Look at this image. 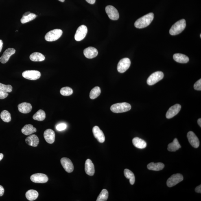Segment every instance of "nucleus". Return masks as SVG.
<instances>
[{
	"instance_id": "obj_1",
	"label": "nucleus",
	"mask_w": 201,
	"mask_h": 201,
	"mask_svg": "<svg viewBox=\"0 0 201 201\" xmlns=\"http://www.w3.org/2000/svg\"><path fill=\"white\" fill-rule=\"evenodd\" d=\"M154 14L150 13L140 18L135 22L134 26L136 28L141 29L148 26L152 23L154 18Z\"/></svg>"
},
{
	"instance_id": "obj_2",
	"label": "nucleus",
	"mask_w": 201,
	"mask_h": 201,
	"mask_svg": "<svg viewBox=\"0 0 201 201\" xmlns=\"http://www.w3.org/2000/svg\"><path fill=\"white\" fill-rule=\"evenodd\" d=\"M186 20L182 19L175 23L169 30V34L172 36H175L180 34L186 27Z\"/></svg>"
},
{
	"instance_id": "obj_3",
	"label": "nucleus",
	"mask_w": 201,
	"mask_h": 201,
	"mask_svg": "<svg viewBox=\"0 0 201 201\" xmlns=\"http://www.w3.org/2000/svg\"><path fill=\"white\" fill-rule=\"evenodd\" d=\"M131 109V105L127 103H117L111 107L110 110L114 113H119L129 111Z\"/></svg>"
},
{
	"instance_id": "obj_4",
	"label": "nucleus",
	"mask_w": 201,
	"mask_h": 201,
	"mask_svg": "<svg viewBox=\"0 0 201 201\" xmlns=\"http://www.w3.org/2000/svg\"><path fill=\"white\" fill-rule=\"evenodd\" d=\"M63 31L61 29H55L49 31L46 34L45 39L47 42L56 41L62 36Z\"/></svg>"
},
{
	"instance_id": "obj_5",
	"label": "nucleus",
	"mask_w": 201,
	"mask_h": 201,
	"mask_svg": "<svg viewBox=\"0 0 201 201\" xmlns=\"http://www.w3.org/2000/svg\"><path fill=\"white\" fill-rule=\"evenodd\" d=\"M164 77L163 72L157 71L151 74L147 79V82L149 85H152L162 80Z\"/></svg>"
},
{
	"instance_id": "obj_6",
	"label": "nucleus",
	"mask_w": 201,
	"mask_h": 201,
	"mask_svg": "<svg viewBox=\"0 0 201 201\" xmlns=\"http://www.w3.org/2000/svg\"><path fill=\"white\" fill-rule=\"evenodd\" d=\"M41 73L39 71L35 70L26 71L22 73V76L25 79L30 80H36L41 76Z\"/></svg>"
},
{
	"instance_id": "obj_7",
	"label": "nucleus",
	"mask_w": 201,
	"mask_h": 201,
	"mask_svg": "<svg viewBox=\"0 0 201 201\" xmlns=\"http://www.w3.org/2000/svg\"><path fill=\"white\" fill-rule=\"evenodd\" d=\"M183 177L181 174H173L167 180V185L169 187H173L182 181L183 180Z\"/></svg>"
},
{
	"instance_id": "obj_8",
	"label": "nucleus",
	"mask_w": 201,
	"mask_h": 201,
	"mask_svg": "<svg viewBox=\"0 0 201 201\" xmlns=\"http://www.w3.org/2000/svg\"><path fill=\"white\" fill-rule=\"evenodd\" d=\"M131 64L130 59L125 58L120 61L117 65V70L119 72L124 73L129 68Z\"/></svg>"
},
{
	"instance_id": "obj_9",
	"label": "nucleus",
	"mask_w": 201,
	"mask_h": 201,
	"mask_svg": "<svg viewBox=\"0 0 201 201\" xmlns=\"http://www.w3.org/2000/svg\"><path fill=\"white\" fill-rule=\"evenodd\" d=\"M88 32L87 27L85 25H82L79 27L75 36V38L77 41H81L85 37Z\"/></svg>"
},
{
	"instance_id": "obj_10",
	"label": "nucleus",
	"mask_w": 201,
	"mask_h": 201,
	"mask_svg": "<svg viewBox=\"0 0 201 201\" xmlns=\"http://www.w3.org/2000/svg\"><path fill=\"white\" fill-rule=\"evenodd\" d=\"M30 179L33 182L37 183H45L49 180L48 177L46 174L42 173H37L31 176Z\"/></svg>"
},
{
	"instance_id": "obj_11",
	"label": "nucleus",
	"mask_w": 201,
	"mask_h": 201,
	"mask_svg": "<svg viewBox=\"0 0 201 201\" xmlns=\"http://www.w3.org/2000/svg\"><path fill=\"white\" fill-rule=\"evenodd\" d=\"M106 11L109 18L112 20H117L119 18V13L115 7L111 5L106 7Z\"/></svg>"
},
{
	"instance_id": "obj_12",
	"label": "nucleus",
	"mask_w": 201,
	"mask_h": 201,
	"mask_svg": "<svg viewBox=\"0 0 201 201\" xmlns=\"http://www.w3.org/2000/svg\"><path fill=\"white\" fill-rule=\"evenodd\" d=\"M61 164L64 170L68 173L73 172L74 169L73 164L69 159L67 158H63L60 160Z\"/></svg>"
},
{
	"instance_id": "obj_13",
	"label": "nucleus",
	"mask_w": 201,
	"mask_h": 201,
	"mask_svg": "<svg viewBox=\"0 0 201 201\" xmlns=\"http://www.w3.org/2000/svg\"><path fill=\"white\" fill-rule=\"evenodd\" d=\"M181 106L179 104H176L171 107L168 111L166 117L167 119H170L177 114L181 109Z\"/></svg>"
},
{
	"instance_id": "obj_14",
	"label": "nucleus",
	"mask_w": 201,
	"mask_h": 201,
	"mask_svg": "<svg viewBox=\"0 0 201 201\" xmlns=\"http://www.w3.org/2000/svg\"><path fill=\"white\" fill-rule=\"evenodd\" d=\"M187 138L192 146L195 148H198L200 145V142L194 133L192 131L188 132Z\"/></svg>"
},
{
	"instance_id": "obj_15",
	"label": "nucleus",
	"mask_w": 201,
	"mask_h": 201,
	"mask_svg": "<svg viewBox=\"0 0 201 201\" xmlns=\"http://www.w3.org/2000/svg\"><path fill=\"white\" fill-rule=\"evenodd\" d=\"M15 50L13 48H8L3 53L0 58V61L2 63L5 64L8 61L11 56L15 53Z\"/></svg>"
},
{
	"instance_id": "obj_16",
	"label": "nucleus",
	"mask_w": 201,
	"mask_h": 201,
	"mask_svg": "<svg viewBox=\"0 0 201 201\" xmlns=\"http://www.w3.org/2000/svg\"><path fill=\"white\" fill-rule=\"evenodd\" d=\"M93 132L94 136L99 143L104 142L105 140L104 134L98 126L94 127L93 129Z\"/></svg>"
},
{
	"instance_id": "obj_17",
	"label": "nucleus",
	"mask_w": 201,
	"mask_h": 201,
	"mask_svg": "<svg viewBox=\"0 0 201 201\" xmlns=\"http://www.w3.org/2000/svg\"><path fill=\"white\" fill-rule=\"evenodd\" d=\"M44 138L48 143L52 144L54 142L55 139V132L51 129L46 130L44 133Z\"/></svg>"
},
{
	"instance_id": "obj_18",
	"label": "nucleus",
	"mask_w": 201,
	"mask_h": 201,
	"mask_svg": "<svg viewBox=\"0 0 201 201\" xmlns=\"http://www.w3.org/2000/svg\"><path fill=\"white\" fill-rule=\"evenodd\" d=\"M84 54L86 58L93 59L97 56L98 55V51L95 48L90 47L84 50Z\"/></svg>"
},
{
	"instance_id": "obj_19",
	"label": "nucleus",
	"mask_w": 201,
	"mask_h": 201,
	"mask_svg": "<svg viewBox=\"0 0 201 201\" xmlns=\"http://www.w3.org/2000/svg\"><path fill=\"white\" fill-rule=\"evenodd\" d=\"M85 171L86 174L90 176H93L94 174V166L90 159H87L85 162Z\"/></svg>"
},
{
	"instance_id": "obj_20",
	"label": "nucleus",
	"mask_w": 201,
	"mask_h": 201,
	"mask_svg": "<svg viewBox=\"0 0 201 201\" xmlns=\"http://www.w3.org/2000/svg\"><path fill=\"white\" fill-rule=\"evenodd\" d=\"M18 109L20 112L23 114H27L30 112L32 109V106L30 103H23L18 106Z\"/></svg>"
},
{
	"instance_id": "obj_21",
	"label": "nucleus",
	"mask_w": 201,
	"mask_h": 201,
	"mask_svg": "<svg viewBox=\"0 0 201 201\" xmlns=\"http://www.w3.org/2000/svg\"><path fill=\"white\" fill-rule=\"evenodd\" d=\"M25 142L28 145L30 146L37 147L39 143V139L37 136L35 134H32L26 139Z\"/></svg>"
},
{
	"instance_id": "obj_22",
	"label": "nucleus",
	"mask_w": 201,
	"mask_h": 201,
	"mask_svg": "<svg viewBox=\"0 0 201 201\" xmlns=\"http://www.w3.org/2000/svg\"><path fill=\"white\" fill-rule=\"evenodd\" d=\"M132 142L134 146L138 148L143 149L146 147V142L139 138H134L132 140Z\"/></svg>"
},
{
	"instance_id": "obj_23",
	"label": "nucleus",
	"mask_w": 201,
	"mask_h": 201,
	"mask_svg": "<svg viewBox=\"0 0 201 201\" xmlns=\"http://www.w3.org/2000/svg\"><path fill=\"white\" fill-rule=\"evenodd\" d=\"M173 59L176 62L181 63H187L189 60V58L187 56L180 53L174 54L173 56Z\"/></svg>"
},
{
	"instance_id": "obj_24",
	"label": "nucleus",
	"mask_w": 201,
	"mask_h": 201,
	"mask_svg": "<svg viewBox=\"0 0 201 201\" xmlns=\"http://www.w3.org/2000/svg\"><path fill=\"white\" fill-rule=\"evenodd\" d=\"M164 164L161 163H151L147 165V168L149 170L159 171L163 169L164 168Z\"/></svg>"
},
{
	"instance_id": "obj_25",
	"label": "nucleus",
	"mask_w": 201,
	"mask_h": 201,
	"mask_svg": "<svg viewBox=\"0 0 201 201\" xmlns=\"http://www.w3.org/2000/svg\"><path fill=\"white\" fill-rule=\"evenodd\" d=\"M22 133L25 135H29L37 132L36 129L34 128L32 125L29 124L25 125L22 128Z\"/></svg>"
},
{
	"instance_id": "obj_26",
	"label": "nucleus",
	"mask_w": 201,
	"mask_h": 201,
	"mask_svg": "<svg viewBox=\"0 0 201 201\" xmlns=\"http://www.w3.org/2000/svg\"><path fill=\"white\" fill-rule=\"evenodd\" d=\"M181 147V146L179 143L178 139L177 138H175L173 142L169 143L168 145V150L170 152H175L178 150Z\"/></svg>"
},
{
	"instance_id": "obj_27",
	"label": "nucleus",
	"mask_w": 201,
	"mask_h": 201,
	"mask_svg": "<svg viewBox=\"0 0 201 201\" xmlns=\"http://www.w3.org/2000/svg\"><path fill=\"white\" fill-rule=\"evenodd\" d=\"M29 58L33 62H42L45 59V56L43 54L38 52L33 53L29 56Z\"/></svg>"
},
{
	"instance_id": "obj_28",
	"label": "nucleus",
	"mask_w": 201,
	"mask_h": 201,
	"mask_svg": "<svg viewBox=\"0 0 201 201\" xmlns=\"http://www.w3.org/2000/svg\"><path fill=\"white\" fill-rule=\"evenodd\" d=\"M26 198L29 201H34L38 198V193L35 190H30L28 191L25 194Z\"/></svg>"
},
{
	"instance_id": "obj_29",
	"label": "nucleus",
	"mask_w": 201,
	"mask_h": 201,
	"mask_svg": "<svg viewBox=\"0 0 201 201\" xmlns=\"http://www.w3.org/2000/svg\"><path fill=\"white\" fill-rule=\"evenodd\" d=\"M124 173L125 177L129 180L130 184L131 185H133L135 181V176L133 173L128 169H125Z\"/></svg>"
},
{
	"instance_id": "obj_30",
	"label": "nucleus",
	"mask_w": 201,
	"mask_h": 201,
	"mask_svg": "<svg viewBox=\"0 0 201 201\" xmlns=\"http://www.w3.org/2000/svg\"><path fill=\"white\" fill-rule=\"evenodd\" d=\"M46 117L45 112L44 111L40 110L33 116V119L36 120L42 121L45 120Z\"/></svg>"
},
{
	"instance_id": "obj_31",
	"label": "nucleus",
	"mask_w": 201,
	"mask_h": 201,
	"mask_svg": "<svg viewBox=\"0 0 201 201\" xmlns=\"http://www.w3.org/2000/svg\"><path fill=\"white\" fill-rule=\"evenodd\" d=\"M101 93L100 88L98 86H96L93 88L90 92V98L94 99L96 98L100 95Z\"/></svg>"
},
{
	"instance_id": "obj_32",
	"label": "nucleus",
	"mask_w": 201,
	"mask_h": 201,
	"mask_svg": "<svg viewBox=\"0 0 201 201\" xmlns=\"http://www.w3.org/2000/svg\"><path fill=\"white\" fill-rule=\"evenodd\" d=\"M1 118L5 122L9 123L11 120V117L10 112L8 111H3L1 114Z\"/></svg>"
},
{
	"instance_id": "obj_33",
	"label": "nucleus",
	"mask_w": 201,
	"mask_h": 201,
	"mask_svg": "<svg viewBox=\"0 0 201 201\" xmlns=\"http://www.w3.org/2000/svg\"><path fill=\"white\" fill-rule=\"evenodd\" d=\"M108 192L106 189H103L98 197L97 201H106L107 200Z\"/></svg>"
},
{
	"instance_id": "obj_34",
	"label": "nucleus",
	"mask_w": 201,
	"mask_h": 201,
	"mask_svg": "<svg viewBox=\"0 0 201 201\" xmlns=\"http://www.w3.org/2000/svg\"><path fill=\"white\" fill-rule=\"evenodd\" d=\"M37 17L36 14L33 13H31L28 15L23 16L21 20V22L22 24H25L30 22L34 20Z\"/></svg>"
},
{
	"instance_id": "obj_35",
	"label": "nucleus",
	"mask_w": 201,
	"mask_h": 201,
	"mask_svg": "<svg viewBox=\"0 0 201 201\" xmlns=\"http://www.w3.org/2000/svg\"><path fill=\"white\" fill-rule=\"evenodd\" d=\"M60 93L62 95L68 96L71 95L73 93V91L70 87H64L60 90Z\"/></svg>"
},
{
	"instance_id": "obj_36",
	"label": "nucleus",
	"mask_w": 201,
	"mask_h": 201,
	"mask_svg": "<svg viewBox=\"0 0 201 201\" xmlns=\"http://www.w3.org/2000/svg\"><path fill=\"white\" fill-rule=\"evenodd\" d=\"M0 90L6 93H11L12 91V87L10 85H6L0 83Z\"/></svg>"
},
{
	"instance_id": "obj_37",
	"label": "nucleus",
	"mask_w": 201,
	"mask_h": 201,
	"mask_svg": "<svg viewBox=\"0 0 201 201\" xmlns=\"http://www.w3.org/2000/svg\"><path fill=\"white\" fill-rule=\"evenodd\" d=\"M66 128H67V125L65 123H61V124L57 125L56 129L57 130L61 131L66 129Z\"/></svg>"
},
{
	"instance_id": "obj_38",
	"label": "nucleus",
	"mask_w": 201,
	"mask_h": 201,
	"mask_svg": "<svg viewBox=\"0 0 201 201\" xmlns=\"http://www.w3.org/2000/svg\"><path fill=\"white\" fill-rule=\"evenodd\" d=\"M194 89L197 91L201 90V79H199L195 83L194 86Z\"/></svg>"
},
{
	"instance_id": "obj_39",
	"label": "nucleus",
	"mask_w": 201,
	"mask_h": 201,
	"mask_svg": "<svg viewBox=\"0 0 201 201\" xmlns=\"http://www.w3.org/2000/svg\"><path fill=\"white\" fill-rule=\"evenodd\" d=\"M8 93L0 90V99H4L8 96Z\"/></svg>"
},
{
	"instance_id": "obj_40",
	"label": "nucleus",
	"mask_w": 201,
	"mask_h": 201,
	"mask_svg": "<svg viewBox=\"0 0 201 201\" xmlns=\"http://www.w3.org/2000/svg\"><path fill=\"white\" fill-rule=\"evenodd\" d=\"M5 190L2 186L0 185V196H2L4 194Z\"/></svg>"
},
{
	"instance_id": "obj_41",
	"label": "nucleus",
	"mask_w": 201,
	"mask_h": 201,
	"mask_svg": "<svg viewBox=\"0 0 201 201\" xmlns=\"http://www.w3.org/2000/svg\"><path fill=\"white\" fill-rule=\"evenodd\" d=\"M195 191L197 193H201V185L197 186L195 189Z\"/></svg>"
},
{
	"instance_id": "obj_42",
	"label": "nucleus",
	"mask_w": 201,
	"mask_h": 201,
	"mask_svg": "<svg viewBox=\"0 0 201 201\" xmlns=\"http://www.w3.org/2000/svg\"><path fill=\"white\" fill-rule=\"evenodd\" d=\"M86 1L90 4H94L95 3L96 0H86Z\"/></svg>"
},
{
	"instance_id": "obj_43",
	"label": "nucleus",
	"mask_w": 201,
	"mask_h": 201,
	"mask_svg": "<svg viewBox=\"0 0 201 201\" xmlns=\"http://www.w3.org/2000/svg\"><path fill=\"white\" fill-rule=\"evenodd\" d=\"M3 45V42L2 40H0V52H1L2 50Z\"/></svg>"
},
{
	"instance_id": "obj_44",
	"label": "nucleus",
	"mask_w": 201,
	"mask_h": 201,
	"mask_svg": "<svg viewBox=\"0 0 201 201\" xmlns=\"http://www.w3.org/2000/svg\"><path fill=\"white\" fill-rule=\"evenodd\" d=\"M31 13L30 12H26L24 14L23 16H27V15H29Z\"/></svg>"
},
{
	"instance_id": "obj_45",
	"label": "nucleus",
	"mask_w": 201,
	"mask_h": 201,
	"mask_svg": "<svg viewBox=\"0 0 201 201\" xmlns=\"http://www.w3.org/2000/svg\"><path fill=\"white\" fill-rule=\"evenodd\" d=\"M197 123H198V124L199 125V126L201 127V119H200V118L198 120V121H197Z\"/></svg>"
},
{
	"instance_id": "obj_46",
	"label": "nucleus",
	"mask_w": 201,
	"mask_h": 201,
	"mask_svg": "<svg viewBox=\"0 0 201 201\" xmlns=\"http://www.w3.org/2000/svg\"><path fill=\"white\" fill-rule=\"evenodd\" d=\"M3 157V155L2 153L0 154V161H1L2 160V159Z\"/></svg>"
},
{
	"instance_id": "obj_47",
	"label": "nucleus",
	"mask_w": 201,
	"mask_h": 201,
	"mask_svg": "<svg viewBox=\"0 0 201 201\" xmlns=\"http://www.w3.org/2000/svg\"><path fill=\"white\" fill-rule=\"evenodd\" d=\"M59 1L61 2H64L65 0H59Z\"/></svg>"
},
{
	"instance_id": "obj_48",
	"label": "nucleus",
	"mask_w": 201,
	"mask_h": 201,
	"mask_svg": "<svg viewBox=\"0 0 201 201\" xmlns=\"http://www.w3.org/2000/svg\"><path fill=\"white\" fill-rule=\"evenodd\" d=\"M200 38H201V34L200 35Z\"/></svg>"
}]
</instances>
